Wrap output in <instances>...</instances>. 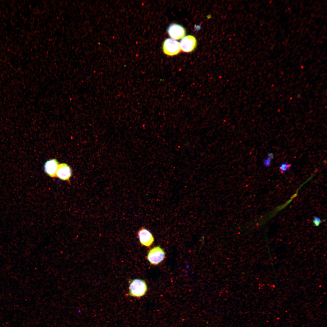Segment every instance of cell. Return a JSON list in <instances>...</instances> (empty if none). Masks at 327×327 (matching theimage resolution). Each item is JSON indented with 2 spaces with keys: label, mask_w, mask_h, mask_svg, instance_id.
<instances>
[{
  "label": "cell",
  "mask_w": 327,
  "mask_h": 327,
  "mask_svg": "<svg viewBox=\"0 0 327 327\" xmlns=\"http://www.w3.org/2000/svg\"><path fill=\"white\" fill-rule=\"evenodd\" d=\"M147 290V286L144 280L135 279L130 282L129 294L132 296L140 297L145 295Z\"/></svg>",
  "instance_id": "6da1fadb"
},
{
  "label": "cell",
  "mask_w": 327,
  "mask_h": 327,
  "mask_svg": "<svg viewBox=\"0 0 327 327\" xmlns=\"http://www.w3.org/2000/svg\"><path fill=\"white\" fill-rule=\"evenodd\" d=\"M163 50L164 53L167 55H177L180 50V43L173 38H167L163 43Z\"/></svg>",
  "instance_id": "7a4b0ae2"
},
{
  "label": "cell",
  "mask_w": 327,
  "mask_h": 327,
  "mask_svg": "<svg viewBox=\"0 0 327 327\" xmlns=\"http://www.w3.org/2000/svg\"><path fill=\"white\" fill-rule=\"evenodd\" d=\"M165 255L164 251L160 247L156 246L150 250L147 258L151 264L157 265L164 260Z\"/></svg>",
  "instance_id": "3957f363"
},
{
  "label": "cell",
  "mask_w": 327,
  "mask_h": 327,
  "mask_svg": "<svg viewBox=\"0 0 327 327\" xmlns=\"http://www.w3.org/2000/svg\"><path fill=\"white\" fill-rule=\"evenodd\" d=\"M197 41L195 38L191 35H187L180 40V45L182 50L184 52L192 51L196 48Z\"/></svg>",
  "instance_id": "277c9868"
},
{
  "label": "cell",
  "mask_w": 327,
  "mask_h": 327,
  "mask_svg": "<svg viewBox=\"0 0 327 327\" xmlns=\"http://www.w3.org/2000/svg\"><path fill=\"white\" fill-rule=\"evenodd\" d=\"M72 174L71 169L68 164L64 163L59 164L56 174V177L70 183V178Z\"/></svg>",
  "instance_id": "5b68a950"
},
{
  "label": "cell",
  "mask_w": 327,
  "mask_h": 327,
  "mask_svg": "<svg viewBox=\"0 0 327 327\" xmlns=\"http://www.w3.org/2000/svg\"><path fill=\"white\" fill-rule=\"evenodd\" d=\"M137 235L140 243L143 245L149 247L154 241V238L151 233L146 228L142 227L138 231Z\"/></svg>",
  "instance_id": "8992f818"
},
{
  "label": "cell",
  "mask_w": 327,
  "mask_h": 327,
  "mask_svg": "<svg viewBox=\"0 0 327 327\" xmlns=\"http://www.w3.org/2000/svg\"><path fill=\"white\" fill-rule=\"evenodd\" d=\"M167 30L170 36L172 38L177 40L183 38L186 33L185 28L182 26L175 23L170 25Z\"/></svg>",
  "instance_id": "52a82bcc"
},
{
  "label": "cell",
  "mask_w": 327,
  "mask_h": 327,
  "mask_svg": "<svg viewBox=\"0 0 327 327\" xmlns=\"http://www.w3.org/2000/svg\"><path fill=\"white\" fill-rule=\"evenodd\" d=\"M59 165V163L56 159L48 160L44 164V171L49 176L52 178L55 177Z\"/></svg>",
  "instance_id": "ba28073f"
},
{
  "label": "cell",
  "mask_w": 327,
  "mask_h": 327,
  "mask_svg": "<svg viewBox=\"0 0 327 327\" xmlns=\"http://www.w3.org/2000/svg\"><path fill=\"white\" fill-rule=\"evenodd\" d=\"M300 188L299 187V188L297 190V191L296 193H295V194H294L292 196V197H291V198H290L286 203H285L284 204H282L281 206H278L276 208H275L274 210V211H272L271 212V213L269 214H271V216H270V217H273L274 216V214L276 215V213L279 212L280 210H281L283 209V208L286 207L287 205H288L293 200V199L294 198H295L296 197H297V195H298V190H299V189Z\"/></svg>",
  "instance_id": "9c48e42d"
},
{
  "label": "cell",
  "mask_w": 327,
  "mask_h": 327,
  "mask_svg": "<svg viewBox=\"0 0 327 327\" xmlns=\"http://www.w3.org/2000/svg\"><path fill=\"white\" fill-rule=\"evenodd\" d=\"M292 165L291 164H288V162H285L282 163L279 166V171L281 173H283L286 171L289 170L291 167Z\"/></svg>",
  "instance_id": "30bf717a"
},
{
  "label": "cell",
  "mask_w": 327,
  "mask_h": 327,
  "mask_svg": "<svg viewBox=\"0 0 327 327\" xmlns=\"http://www.w3.org/2000/svg\"><path fill=\"white\" fill-rule=\"evenodd\" d=\"M312 221L314 225L315 226H318L322 222L319 217L316 216L313 217Z\"/></svg>",
  "instance_id": "8fae6325"
},
{
  "label": "cell",
  "mask_w": 327,
  "mask_h": 327,
  "mask_svg": "<svg viewBox=\"0 0 327 327\" xmlns=\"http://www.w3.org/2000/svg\"><path fill=\"white\" fill-rule=\"evenodd\" d=\"M272 160L268 157L265 158L263 161L264 166L266 167H269L271 164Z\"/></svg>",
  "instance_id": "7c38bea8"
},
{
  "label": "cell",
  "mask_w": 327,
  "mask_h": 327,
  "mask_svg": "<svg viewBox=\"0 0 327 327\" xmlns=\"http://www.w3.org/2000/svg\"><path fill=\"white\" fill-rule=\"evenodd\" d=\"M268 157L272 160L274 157V155L273 153H269L268 154Z\"/></svg>",
  "instance_id": "4fadbf2b"
}]
</instances>
